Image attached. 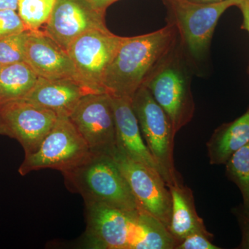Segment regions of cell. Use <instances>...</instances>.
I'll return each mask as SVG.
<instances>
[{
    "mask_svg": "<svg viewBox=\"0 0 249 249\" xmlns=\"http://www.w3.org/2000/svg\"><path fill=\"white\" fill-rule=\"evenodd\" d=\"M242 230V239L240 249H249V214L242 209L235 213Z\"/></svg>",
    "mask_w": 249,
    "mask_h": 249,
    "instance_id": "obj_24",
    "label": "cell"
},
{
    "mask_svg": "<svg viewBox=\"0 0 249 249\" xmlns=\"http://www.w3.org/2000/svg\"><path fill=\"white\" fill-rule=\"evenodd\" d=\"M19 0H0V10L11 9L17 11Z\"/></svg>",
    "mask_w": 249,
    "mask_h": 249,
    "instance_id": "obj_27",
    "label": "cell"
},
{
    "mask_svg": "<svg viewBox=\"0 0 249 249\" xmlns=\"http://www.w3.org/2000/svg\"><path fill=\"white\" fill-rule=\"evenodd\" d=\"M237 6L243 15L242 28L249 33V0H240Z\"/></svg>",
    "mask_w": 249,
    "mask_h": 249,
    "instance_id": "obj_25",
    "label": "cell"
},
{
    "mask_svg": "<svg viewBox=\"0 0 249 249\" xmlns=\"http://www.w3.org/2000/svg\"><path fill=\"white\" fill-rule=\"evenodd\" d=\"M173 23L150 34L124 37L103 80L106 93L131 98L177 48Z\"/></svg>",
    "mask_w": 249,
    "mask_h": 249,
    "instance_id": "obj_2",
    "label": "cell"
},
{
    "mask_svg": "<svg viewBox=\"0 0 249 249\" xmlns=\"http://www.w3.org/2000/svg\"><path fill=\"white\" fill-rule=\"evenodd\" d=\"M185 1H191L195 3H201V4H206V3L219 2V1H224V0H185Z\"/></svg>",
    "mask_w": 249,
    "mask_h": 249,
    "instance_id": "obj_28",
    "label": "cell"
},
{
    "mask_svg": "<svg viewBox=\"0 0 249 249\" xmlns=\"http://www.w3.org/2000/svg\"><path fill=\"white\" fill-rule=\"evenodd\" d=\"M86 239L98 249H173L175 239L158 219L143 211H127L85 203Z\"/></svg>",
    "mask_w": 249,
    "mask_h": 249,
    "instance_id": "obj_1",
    "label": "cell"
},
{
    "mask_svg": "<svg viewBox=\"0 0 249 249\" xmlns=\"http://www.w3.org/2000/svg\"><path fill=\"white\" fill-rule=\"evenodd\" d=\"M29 30L0 39V63L4 65L24 62V46Z\"/></svg>",
    "mask_w": 249,
    "mask_h": 249,
    "instance_id": "obj_21",
    "label": "cell"
},
{
    "mask_svg": "<svg viewBox=\"0 0 249 249\" xmlns=\"http://www.w3.org/2000/svg\"><path fill=\"white\" fill-rule=\"evenodd\" d=\"M37 78L25 62L2 66L0 70V105L24 98L35 86Z\"/></svg>",
    "mask_w": 249,
    "mask_h": 249,
    "instance_id": "obj_18",
    "label": "cell"
},
{
    "mask_svg": "<svg viewBox=\"0 0 249 249\" xmlns=\"http://www.w3.org/2000/svg\"><path fill=\"white\" fill-rule=\"evenodd\" d=\"M111 157L127 180L139 209L153 216L169 230L172 198L161 175L129 158L118 148Z\"/></svg>",
    "mask_w": 249,
    "mask_h": 249,
    "instance_id": "obj_10",
    "label": "cell"
},
{
    "mask_svg": "<svg viewBox=\"0 0 249 249\" xmlns=\"http://www.w3.org/2000/svg\"><path fill=\"white\" fill-rule=\"evenodd\" d=\"M225 165L227 178L237 185L242 193V209L249 214V142L236 152Z\"/></svg>",
    "mask_w": 249,
    "mask_h": 249,
    "instance_id": "obj_19",
    "label": "cell"
},
{
    "mask_svg": "<svg viewBox=\"0 0 249 249\" xmlns=\"http://www.w3.org/2000/svg\"><path fill=\"white\" fill-rule=\"evenodd\" d=\"M213 238L209 231L194 232L180 240L175 249H220L213 243Z\"/></svg>",
    "mask_w": 249,
    "mask_h": 249,
    "instance_id": "obj_23",
    "label": "cell"
},
{
    "mask_svg": "<svg viewBox=\"0 0 249 249\" xmlns=\"http://www.w3.org/2000/svg\"><path fill=\"white\" fill-rule=\"evenodd\" d=\"M166 185L172 198L169 231L178 243L194 232L207 231L204 220L196 212L194 196L191 188L184 186L183 181Z\"/></svg>",
    "mask_w": 249,
    "mask_h": 249,
    "instance_id": "obj_16",
    "label": "cell"
},
{
    "mask_svg": "<svg viewBox=\"0 0 249 249\" xmlns=\"http://www.w3.org/2000/svg\"><path fill=\"white\" fill-rule=\"evenodd\" d=\"M91 155L70 117L60 115L38 150L25 155L18 172L24 176L31 172L50 168L65 175L83 164Z\"/></svg>",
    "mask_w": 249,
    "mask_h": 249,
    "instance_id": "obj_4",
    "label": "cell"
},
{
    "mask_svg": "<svg viewBox=\"0 0 249 249\" xmlns=\"http://www.w3.org/2000/svg\"><path fill=\"white\" fill-rule=\"evenodd\" d=\"M105 12L89 0H56L44 32L67 52L70 44L82 34L107 29Z\"/></svg>",
    "mask_w": 249,
    "mask_h": 249,
    "instance_id": "obj_12",
    "label": "cell"
},
{
    "mask_svg": "<svg viewBox=\"0 0 249 249\" xmlns=\"http://www.w3.org/2000/svg\"><path fill=\"white\" fill-rule=\"evenodd\" d=\"M178 52L175 49L143 85L169 118L176 134L195 113L191 82Z\"/></svg>",
    "mask_w": 249,
    "mask_h": 249,
    "instance_id": "obj_6",
    "label": "cell"
},
{
    "mask_svg": "<svg viewBox=\"0 0 249 249\" xmlns=\"http://www.w3.org/2000/svg\"><path fill=\"white\" fill-rule=\"evenodd\" d=\"M27 30V28L16 11L0 10V39Z\"/></svg>",
    "mask_w": 249,
    "mask_h": 249,
    "instance_id": "obj_22",
    "label": "cell"
},
{
    "mask_svg": "<svg viewBox=\"0 0 249 249\" xmlns=\"http://www.w3.org/2000/svg\"><path fill=\"white\" fill-rule=\"evenodd\" d=\"M169 3L172 23L176 27L188 55L201 60L209 51L218 20L240 0H224L219 2H191L185 0H167Z\"/></svg>",
    "mask_w": 249,
    "mask_h": 249,
    "instance_id": "obj_7",
    "label": "cell"
},
{
    "mask_svg": "<svg viewBox=\"0 0 249 249\" xmlns=\"http://www.w3.org/2000/svg\"><path fill=\"white\" fill-rule=\"evenodd\" d=\"M132 106L147 148L166 184L182 181L175 166L173 124L149 90L142 86L132 97Z\"/></svg>",
    "mask_w": 249,
    "mask_h": 249,
    "instance_id": "obj_5",
    "label": "cell"
},
{
    "mask_svg": "<svg viewBox=\"0 0 249 249\" xmlns=\"http://www.w3.org/2000/svg\"><path fill=\"white\" fill-rule=\"evenodd\" d=\"M249 142V108L238 119L216 129L206 143L210 163L223 165Z\"/></svg>",
    "mask_w": 249,
    "mask_h": 249,
    "instance_id": "obj_17",
    "label": "cell"
},
{
    "mask_svg": "<svg viewBox=\"0 0 249 249\" xmlns=\"http://www.w3.org/2000/svg\"><path fill=\"white\" fill-rule=\"evenodd\" d=\"M67 185L83 196L85 203H98L124 211H138L127 180L113 157L93 155L65 175Z\"/></svg>",
    "mask_w": 249,
    "mask_h": 249,
    "instance_id": "obj_3",
    "label": "cell"
},
{
    "mask_svg": "<svg viewBox=\"0 0 249 249\" xmlns=\"http://www.w3.org/2000/svg\"><path fill=\"white\" fill-rule=\"evenodd\" d=\"M58 115L53 111L19 99L0 105V135L17 140L25 155L38 150L55 124Z\"/></svg>",
    "mask_w": 249,
    "mask_h": 249,
    "instance_id": "obj_11",
    "label": "cell"
},
{
    "mask_svg": "<svg viewBox=\"0 0 249 249\" xmlns=\"http://www.w3.org/2000/svg\"><path fill=\"white\" fill-rule=\"evenodd\" d=\"M56 0H19L18 11L27 30L36 31L47 24Z\"/></svg>",
    "mask_w": 249,
    "mask_h": 249,
    "instance_id": "obj_20",
    "label": "cell"
},
{
    "mask_svg": "<svg viewBox=\"0 0 249 249\" xmlns=\"http://www.w3.org/2000/svg\"><path fill=\"white\" fill-rule=\"evenodd\" d=\"M1 67H2V65H1V63H0V70H1Z\"/></svg>",
    "mask_w": 249,
    "mask_h": 249,
    "instance_id": "obj_29",
    "label": "cell"
},
{
    "mask_svg": "<svg viewBox=\"0 0 249 249\" xmlns=\"http://www.w3.org/2000/svg\"><path fill=\"white\" fill-rule=\"evenodd\" d=\"M24 62L41 78H68L80 83L69 54L44 31L29 30L24 46Z\"/></svg>",
    "mask_w": 249,
    "mask_h": 249,
    "instance_id": "obj_13",
    "label": "cell"
},
{
    "mask_svg": "<svg viewBox=\"0 0 249 249\" xmlns=\"http://www.w3.org/2000/svg\"><path fill=\"white\" fill-rule=\"evenodd\" d=\"M69 117L91 153L112 155L117 148V138L110 95H85Z\"/></svg>",
    "mask_w": 249,
    "mask_h": 249,
    "instance_id": "obj_9",
    "label": "cell"
},
{
    "mask_svg": "<svg viewBox=\"0 0 249 249\" xmlns=\"http://www.w3.org/2000/svg\"><path fill=\"white\" fill-rule=\"evenodd\" d=\"M123 39L107 29H96L82 34L67 48L80 83L91 92L106 93L105 75Z\"/></svg>",
    "mask_w": 249,
    "mask_h": 249,
    "instance_id": "obj_8",
    "label": "cell"
},
{
    "mask_svg": "<svg viewBox=\"0 0 249 249\" xmlns=\"http://www.w3.org/2000/svg\"><path fill=\"white\" fill-rule=\"evenodd\" d=\"M110 96L115 119L117 148L129 158L147 165L160 175V168L142 138L132 108V99Z\"/></svg>",
    "mask_w": 249,
    "mask_h": 249,
    "instance_id": "obj_14",
    "label": "cell"
},
{
    "mask_svg": "<svg viewBox=\"0 0 249 249\" xmlns=\"http://www.w3.org/2000/svg\"><path fill=\"white\" fill-rule=\"evenodd\" d=\"M89 1L92 3L96 9L103 11V12H106V10L109 5L113 4L115 1H119V0H89Z\"/></svg>",
    "mask_w": 249,
    "mask_h": 249,
    "instance_id": "obj_26",
    "label": "cell"
},
{
    "mask_svg": "<svg viewBox=\"0 0 249 249\" xmlns=\"http://www.w3.org/2000/svg\"><path fill=\"white\" fill-rule=\"evenodd\" d=\"M89 93L92 92L76 80L38 77L35 86L23 99L53 111L58 116H70L80 100Z\"/></svg>",
    "mask_w": 249,
    "mask_h": 249,
    "instance_id": "obj_15",
    "label": "cell"
}]
</instances>
